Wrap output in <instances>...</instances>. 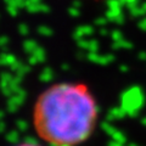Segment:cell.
Masks as SVG:
<instances>
[{
	"label": "cell",
	"mask_w": 146,
	"mask_h": 146,
	"mask_svg": "<svg viewBox=\"0 0 146 146\" xmlns=\"http://www.w3.org/2000/svg\"><path fill=\"white\" fill-rule=\"evenodd\" d=\"M100 107L90 86L80 82L51 85L33 110L35 131L52 146H79L96 130Z\"/></svg>",
	"instance_id": "1"
},
{
	"label": "cell",
	"mask_w": 146,
	"mask_h": 146,
	"mask_svg": "<svg viewBox=\"0 0 146 146\" xmlns=\"http://www.w3.org/2000/svg\"><path fill=\"white\" fill-rule=\"evenodd\" d=\"M18 146H39V145H35V144H21V145H18Z\"/></svg>",
	"instance_id": "2"
}]
</instances>
